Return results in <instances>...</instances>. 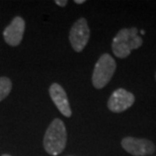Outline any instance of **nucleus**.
I'll return each mask as SVG.
<instances>
[{"label": "nucleus", "mask_w": 156, "mask_h": 156, "mask_svg": "<svg viewBox=\"0 0 156 156\" xmlns=\"http://www.w3.org/2000/svg\"><path fill=\"white\" fill-rule=\"evenodd\" d=\"M142 38L139 36L137 27L122 29L113 40L112 49L115 56L118 58L128 57L133 50H136L142 46Z\"/></svg>", "instance_id": "f257e3e1"}, {"label": "nucleus", "mask_w": 156, "mask_h": 156, "mask_svg": "<svg viewBox=\"0 0 156 156\" xmlns=\"http://www.w3.org/2000/svg\"><path fill=\"white\" fill-rule=\"evenodd\" d=\"M67 142V133L64 123L55 119L50 124L44 137V148L50 155H59L64 150Z\"/></svg>", "instance_id": "f03ea898"}, {"label": "nucleus", "mask_w": 156, "mask_h": 156, "mask_svg": "<svg viewBox=\"0 0 156 156\" xmlns=\"http://www.w3.org/2000/svg\"><path fill=\"white\" fill-rule=\"evenodd\" d=\"M116 62L108 54H102L96 62L92 73V84L95 88L101 89L110 82L116 71Z\"/></svg>", "instance_id": "7ed1b4c3"}, {"label": "nucleus", "mask_w": 156, "mask_h": 156, "mask_svg": "<svg viewBox=\"0 0 156 156\" xmlns=\"http://www.w3.org/2000/svg\"><path fill=\"white\" fill-rule=\"evenodd\" d=\"M90 30L85 18H79L73 24L69 33V41L74 51L81 52L88 43Z\"/></svg>", "instance_id": "20e7f679"}, {"label": "nucleus", "mask_w": 156, "mask_h": 156, "mask_svg": "<svg viewBox=\"0 0 156 156\" xmlns=\"http://www.w3.org/2000/svg\"><path fill=\"white\" fill-rule=\"evenodd\" d=\"M122 147L128 153L134 156H145L150 155L155 152V145L153 142L147 139L134 138V137H126L121 142Z\"/></svg>", "instance_id": "39448f33"}, {"label": "nucleus", "mask_w": 156, "mask_h": 156, "mask_svg": "<svg viewBox=\"0 0 156 156\" xmlns=\"http://www.w3.org/2000/svg\"><path fill=\"white\" fill-rule=\"evenodd\" d=\"M135 96L124 88L115 90L111 98H108V108L113 113H122L128 110L134 105Z\"/></svg>", "instance_id": "423d86ee"}, {"label": "nucleus", "mask_w": 156, "mask_h": 156, "mask_svg": "<svg viewBox=\"0 0 156 156\" xmlns=\"http://www.w3.org/2000/svg\"><path fill=\"white\" fill-rule=\"evenodd\" d=\"M26 23L23 18L20 16L14 17L9 26L5 27L3 32V38L4 41L10 46H18L23 40Z\"/></svg>", "instance_id": "0eeeda50"}, {"label": "nucleus", "mask_w": 156, "mask_h": 156, "mask_svg": "<svg viewBox=\"0 0 156 156\" xmlns=\"http://www.w3.org/2000/svg\"><path fill=\"white\" fill-rule=\"evenodd\" d=\"M49 92L53 102L55 104L58 110L60 111V113L67 118L71 117L72 110L70 108V104L69 101H68L66 91L64 90L63 87L58 83H53L50 86Z\"/></svg>", "instance_id": "6e6552de"}, {"label": "nucleus", "mask_w": 156, "mask_h": 156, "mask_svg": "<svg viewBox=\"0 0 156 156\" xmlns=\"http://www.w3.org/2000/svg\"><path fill=\"white\" fill-rule=\"evenodd\" d=\"M12 83L7 77H0V101H2L11 91Z\"/></svg>", "instance_id": "1a4fd4ad"}, {"label": "nucleus", "mask_w": 156, "mask_h": 156, "mask_svg": "<svg viewBox=\"0 0 156 156\" xmlns=\"http://www.w3.org/2000/svg\"><path fill=\"white\" fill-rule=\"evenodd\" d=\"M56 4L57 5H59V6H62V7H64V6H66V4H67V1L66 0H64V1H61V0H56Z\"/></svg>", "instance_id": "9d476101"}, {"label": "nucleus", "mask_w": 156, "mask_h": 156, "mask_svg": "<svg viewBox=\"0 0 156 156\" xmlns=\"http://www.w3.org/2000/svg\"><path fill=\"white\" fill-rule=\"evenodd\" d=\"M74 2L77 3V4H82V3H84L85 1H84V0H75Z\"/></svg>", "instance_id": "9b49d317"}, {"label": "nucleus", "mask_w": 156, "mask_h": 156, "mask_svg": "<svg viewBox=\"0 0 156 156\" xmlns=\"http://www.w3.org/2000/svg\"><path fill=\"white\" fill-rule=\"evenodd\" d=\"M140 34H141V35H144V34H145V30H140Z\"/></svg>", "instance_id": "f8f14e48"}, {"label": "nucleus", "mask_w": 156, "mask_h": 156, "mask_svg": "<svg viewBox=\"0 0 156 156\" xmlns=\"http://www.w3.org/2000/svg\"><path fill=\"white\" fill-rule=\"evenodd\" d=\"M2 156H10V155H7V154H4V155H2Z\"/></svg>", "instance_id": "ddd939ff"}, {"label": "nucleus", "mask_w": 156, "mask_h": 156, "mask_svg": "<svg viewBox=\"0 0 156 156\" xmlns=\"http://www.w3.org/2000/svg\"><path fill=\"white\" fill-rule=\"evenodd\" d=\"M155 79H156V74H155Z\"/></svg>", "instance_id": "4468645a"}]
</instances>
